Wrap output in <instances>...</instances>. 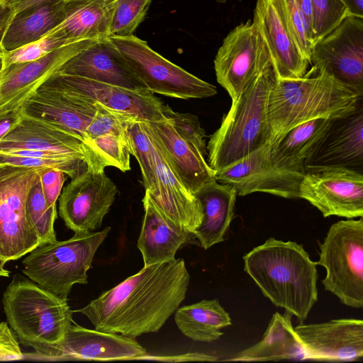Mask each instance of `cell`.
Masks as SVG:
<instances>
[{
    "label": "cell",
    "instance_id": "4fadbf2b",
    "mask_svg": "<svg viewBox=\"0 0 363 363\" xmlns=\"http://www.w3.org/2000/svg\"><path fill=\"white\" fill-rule=\"evenodd\" d=\"M23 353V359L40 361L140 359L146 350L135 338L87 329L74 322L58 342Z\"/></svg>",
    "mask_w": 363,
    "mask_h": 363
},
{
    "label": "cell",
    "instance_id": "83f0119b",
    "mask_svg": "<svg viewBox=\"0 0 363 363\" xmlns=\"http://www.w3.org/2000/svg\"><path fill=\"white\" fill-rule=\"evenodd\" d=\"M116 0H65V20L56 27L69 40L111 38Z\"/></svg>",
    "mask_w": 363,
    "mask_h": 363
},
{
    "label": "cell",
    "instance_id": "b9f144b4",
    "mask_svg": "<svg viewBox=\"0 0 363 363\" xmlns=\"http://www.w3.org/2000/svg\"><path fill=\"white\" fill-rule=\"evenodd\" d=\"M22 109L0 117V140L20 121Z\"/></svg>",
    "mask_w": 363,
    "mask_h": 363
},
{
    "label": "cell",
    "instance_id": "f1b7e54d",
    "mask_svg": "<svg viewBox=\"0 0 363 363\" xmlns=\"http://www.w3.org/2000/svg\"><path fill=\"white\" fill-rule=\"evenodd\" d=\"M65 18V0L44 1L14 13L2 40V55L44 37Z\"/></svg>",
    "mask_w": 363,
    "mask_h": 363
},
{
    "label": "cell",
    "instance_id": "ffe728a7",
    "mask_svg": "<svg viewBox=\"0 0 363 363\" xmlns=\"http://www.w3.org/2000/svg\"><path fill=\"white\" fill-rule=\"evenodd\" d=\"M306 172L345 168L363 173V105L333 119L304 162Z\"/></svg>",
    "mask_w": 363,
    "mask_h": 363
},
{
    "label": "cell",
    "instance_id": "4dcf8cb0",
    "mask_svg": "<svg viewBox=\"0 0 363 363\" xmlns=\"http://www.w3.org/2000/svg\"><path fill=\"white\" fill-rule=\"evenodd\" d=\"M174 320L185 336L206 342L219 340L223 334L222 329L232 324L229 313L217 299L202 300L178 308Z\"/></svg>",
    "mask_w": 363,
    "mask_h": 363
},
{
    "label": "cell",
    "instance_id": "d590c367",
    "mask_svg": "<svg viewBox=\"0 0 363 363\" xmlns=\"http://www.w3.org/2000/svg\"><path fill=\"white\" fill-rule=\"evenodd\" d=\"M152 0H116L111 26V37L133 35L145 18Z\"/></svg>",
    "mask_w": 363,
    "mask_h": 363
},
{
    "label": "cell",
    "instance_id": "7dc6e473",
    "mask_svg": "<svg viewBox=\"0 0 363 363\" xmlns=\"http://www.w3.org/2000/svg\"><path fill=\"white\" fill-rule=\"evenodd\" d=\"M6 261L0 258V277H8L10 274V272L4 268Z\"/></svg>",
    "mask_w": 363,
    "mask_h": 363
},
{
    "label": "cell",
    "instance_id": "f546056e",
    "mask_svg": "<svg viewBox=\"0 0 363 363\" xmlns=\"http://www.w3.org/2000/svg\"><path fill=\"white\" fill-rule=\"evenodd\" d=\"M292 315L275 313L262 340L226 361L306 360L303 345L291 323Z\"/></svg>",
    "mask_w": 363,
    "mask_h": 363
},
{
    "label": "cell",
    "instance_id": "8992f818",
    "mask_svg": "<svg viewBox=\"0 0 363 363\" xmlns=\"http://www.w3.org/2000/svg\"><path fill=\"white\" fill-rule=\"evenodd\" d=\"M111 230L74 233L64 241L40 244L22 262V272L31 281L67 298L75 284H87L94 257Z\"/></svg>",
    "mask_w": 363,
    "mask_h": 363
},
{
    "label": "cell",
    "instance_id": "2e32d148",
    "mask_svg": "<svg viewBox=\"0 0 363 363\" xmlns=\"http://www.w3.org/2000/svg\"><path fill=\"white\" fill-rule=\"evenodd\" d=\"M117 193L116 185L104 172L86 169L62 190L60 216L74 233L94 231L101 227Z\"/></svg>",
    "mask_w": 363,
    "mask_h": 363
},
{
    "label": "cell",
    "instance_id": "cb8c5ba5",
    "mask_svg": "<svg viewBox=\"0 0 363 363\" xmlns=\"http://www.w3.org/2000/svg\"><path fill=\"white\" fill-rule=\"evenodd\" d=\"M62 85L87 96L116 111H123L147 121L167 118L164 104L151 91L138 92L89 79L56 72L51 76Z\"/></svg>",
    "mask_w": 363,
    "mask_h": 363
},
{
    "label": "cell",
    "instance_id": "7bdbcfd3",
    "mask_svg": "<svg viewBox=\"0 0 363 363\" xmlns=\"http://www.w3.org/2000/svg\"><path fill=\"white\" fill-rule=\"evenodd\" d=\"M14 15L13 10L4 2L0 1V55L1 53V43L7 27Z\"/></svg>",
    "mask_w": 363,
    "mask_h": 363
},
{
    "label": "cell",
    "instance_id": "484cf974",
    "mask_svg": "<svg viewBox=\"0 0 363 363\" xmlns=\"http://www.w3.org/2000/svg\"><path fill=\"white\" fill-rule=\"evenodd\" d=\"M142 202L144 216L137 246L144 266L175 259L177 251L193 234L169 220L146 191Z\"/></svg>",
    "mask_w": 363,
    "mask_h": 363
},
{
    "label": "cell",
    "instance_id": "f35d334b",
    "mask_svg": "<svg viewBox=\"0 0 363 363\" xmlns=\"http://www.w3.org/2000/svg\"><path fill=\"white\" fill-rule=\"evenodd\" d=\"M289 25L302 55L311 62L312 45L310 33L296 0H284Z\"/></svg>",
    "mask_w": 363,
    "mask_h": 363
},
{
    "label": "cell",
    "instance_id": "ba28073f",
    "mask_svg": "<svg viewBox=\"0 0 363 363\" xmlns=\"http://www.w3.org/2000/svg\"><path fill=\"white\" fill-rule=\"evenodd\" d=\"M166 115L163 121L147 122L179 177L195 194L216 180V172L205 158V130L195 115L175 112L169 106Z\"/></svg>",
    "mask_w": 363,
    "mask_h": 363
},
{
    "label": "cell",
    "instance_id": "f907efd6",
    "mask_svg": "<svg viewBox=\"0 0 363 363\" xmlns=\"http://www.w3.org/2000/svg\"><path fill=\"white\" fill-rule=\"evenodd\" d=\"M5 0H0L1 2H4Z\"/></svg>",
    "mask_w": 363,
    "mask_h": 363
},
{
    "label": "cell",
    "instance_id": "8d00e7d4",
    "mask_svg": "<svg viewBox=\"0 0 363 363\" xmlns=\"http://www.w3.org/2000/svg\"><path fill=\"white\" fill-rule=\"evenodd\" d=\"M57 28L40 39L3 55L4 67L11 64L36 60L64 45L72 43Z\"/></svg>",
    "mask_w": 363,
    "mask_h": 363
},
{
    "label": "cell",
    "instance_id": "74e56055",
    "mask_svg": "<svg viewBox=\"0 0 363 363\" xmlns=\"http://www.w3.org/2000/svg\"><path fill=\"white\" fill-rule=\"evenodd\" d=\"M0 164L26 167L58 169L71 179L74 178L88 169L87 164L84 161L16 157L2 154H0Z\"/></svg>",
    "mask_w": 363,
    "mask_h": 363
},
{
    "label": "cell",
    "instance_id": "ac0fdd59",
    "mask_svg": "<svg viewBox=\"0 0 363 363\" xmlns=\"http://www.w3.org/2000/svg\"><path fill=\"white\" fill-rule=\"evenodd\" d=\"M143 125L151 143L155 172L154 189L146 191L169 220L193 234L202 221L201 204L179 177L147 121Z\"/></svg>",
    "mask_w": 363,
    "mask_h": 363
},
{
    "label": "cell",
    "instance_id": "60d3db41",
    "mask_svg": "<svg viewBox=\"0 0 363 363\" xmlns=\"http://www.w3.org/2000/svg\"><path fill=\"white\" fill-rule=\"evenodd\" d=\"M23 359L19 342L10 329L8 323L0 322V361Z\"/></svg>",
    "mask_w": 363,
    "mask_h": 363
},
{
    "label": "cell",
    "instance_id": "7c38bea8",
    "mask_svg": "<svg viewBox=\"0 0 363 363\" xmlns=\"http://www.w3.org/2000/svg\"><path fill=\"white\" fill-rule=\"evenodd\" d=\"M272 67L267 44L253 19L240 23L227 35L214 59L217 82L232 101Z\"/></svg>",
    "mask_w": 363,
    "mask_h": 363
},
{
    "label": "cell",
    "instance_id": "4316f807",
    "mask_svg": "<svg viewBox=\"0 0 363 363\" xmlns=\"http://www.w3.org/2000/svg\"><path fill=\"white\" fill-rule=\"evenodd\" d=\"M195 195L201 204L203 218L193 235L201 247L208 250L225 240L234 216L237 189L233 185L215 180Z\"/></svg>",
    "mask_w": 363,
    "mask_h": 363
},
{
    "label": "cell",
    "instance_id": "6da1fadb",
    "mask_svg": "<svg viewBox=\"0 0 363 363\" xmlns=\"http://www.w3.org/2000/svg\"><path fill=\"white\" fill-rule=\"evenodd\" d=\"M190 275L182 258L144 266L73 312L95 329L135 338L157 332L184 300Z\"/></svg>",
    "mask_w": 363,
    "mask_h": 363
},
{
    "label": "cell",
    "instance_id": "d4e9b609",
    "mask_svg": "<svg viewBox=\"0 0 363 363\" xmlns=\"http://www.w3.org/2000/svg\"><path fill=\"white\" fill-rule=\"evenodd\" d=\"M18 150L53 152L84 161L88 155L84 144L74 135L44 120L26 115L0 140V153Z\"/></svg>",
    "mask_w": 363,
    "mask_h": 363
},
{
    "label": "cell",
    "instance_id": "d6986e66",
    "mask_svg": "<svg viewBox=\"0 0 363 363\" xmlns=\"http://www.w3.org/2000/svg\"><path fill=\"white\" fill-rule=\"evenodd\" d=\"M95 42L79 40L36 60L4 67L0 72V117L21 110L26 100L65 62Z\"/></svg>",
    "mask_w": 363,
    "mask_h": 363
},
{
    "label": "cell",
    "instance_id": "277c9868",
    "mask_svg": "<svg viewBox=\"0 0 363 363\" xmlns=\"http://www.w3.org/2000/svg\"><path fill=\"white\" fill-rule=\"evenodd\" d=\"M275 67L261 74L234 101L206 145L207 162L217 172L270 141L268 104Z\"/></svg>",
    "mask_w": 363,
    "mask_h": 363
},
{
    "label": "cell",
    "instance_id": "8fae6325",
    "mask_svg": "<svg viewBox=\"0 0 363 363\" xmlns=\"http://www.w3.org/2000/svg\"><path fill=\"white\" fill-rule=\"evenodd\" d=\"M98 101L62 85L51 76L26 100V115L52 123L77 138L85 146L88 169L104 172L86 129L97 109Z\"/></svg>",
    "mask_w": 363,
    "mask_h": 363
},
{
    "label": "cell",
    "instance_id": "c3c4849f",
    "mask_svg": "<svg viewBox=\"0 0 363 363\" xmlns=\"http://www.w3.org/2000/svg\"><path fill=\"white\" fill-rule=\"evenodd\" d=\"M4 68V59L3 55H0V72Z\"/></svg>",
    "mask_w": 363,
    "mask_h": 363
},
{
    "label": "cell",
    "instance_id": "9a60e30c",
    "mask_svg": "<svg viewBox=\"0 0 363 363\" xmlns=\"http://www.w3.org/2000/svg\"><path fill=\"white\" fill-rule=\"evenodd\" d=\"M310 65L363 94V18L346 17L313 47Z\"/></svg>",
    "mask_w": 363,
    "mask_h": 363
},
{
    "label": "cell",
    "instance_id": "7402d4cb",
    "mask_svg": "<svg viewBox=\"0 0 363 363\" xmlns=\"http://www.w3.org/2000/svg\"><path fill=\"white\" fill-rule=\"evenodd\" d=\"M253 20L267 44L277 78L303 77L310 63L296 43L288 23L284 0H257Z\"/></svg>",
    "mask_w": 363,
    "mask_h": 363
},
{
    "label": "cell",
    "instance_id": "30bf717a",
    "mask_svg": "<svg viewBox=\"0 0 363 363\" xmlns=\"http://www.w3.org/2000/svg\"><path fill=\"white\" fill-rule=\"evenodd\" d=\"M110 38L152 93L181 99H205L217 94L215 86L169 62L146 41L133 35Z\"/></svg>",
    "mask_w": 363,
    "mask_h": 363
},
{
    "label": "cell",
    "instance_id": "ee69618b",
    "mask_svg": "<svg viewBox=\"0 0 363 363\" xmlns=\"http://www.w3.org/2000/svg\"><path fill=\"white\" fill-rule=\"evenodd\" d=\"M296 1L308 26L311 39L313 24V9L311 0H296Z\"/></svg>",
    "mask_w": 363,
    "mask_h": 363
},
{
    "label": "cell",
    "instance_id": "836d02e7",
    "mask_svg": "<svg viewBox=\"0 0 363 363\" xmlns=\"http://www.w3.org/2000/svg\"><path fill=\"white\" fill-rule=\"evenodd\" d=\"M128 133L131 155L139 164L145 190L150 193L154 189L155 182V162L151 143L144 128L143 120L135 118L129 125Z\"/></svg>",
    "mask_w": 363,
    "mask_h": 363
},
{
    "label": "cell",
    "instance_id": "1f68e13d",
    "mask_svg": "<svg viewBox=\"0 0 363 363\" xmlns=\"http://www.w3.org/2000/svg\"><path fill=\"white\" fill-rule=\"evenodd\" d=\"M330 119L315 118L300 123L271 143V157L279 165L305 169L304 162L327 130Z\"/></svg>",
    "mask_w": 363,
    "mask_h": 363
},
{
    "label": "cell",
    "instance_id": "5bb4252c",
    "mask_svg": "<svg viewBox=\"0 0 363 363\" xmlns=\"http://www.w3.org/2000/svg\"><path fill=\"white\" fill-rule=\"evenodd\" d=\"M305 169L279 165L271 157L270 141L235 163L216 172L218 182L233 185L239 196L264 192L285 199H299Z\"/></svg>",
    "mask_w": 363,
    "mask_h": 363
},
{
    "label": "cell",
    "instance_id": "3957f363",
    "mask_svg": "<svg viewBox=\"0 0 363 363\" xmlns=\"http://www.w3.org/2000/svg\"><path fill=\"white\" fill-rule=\"evenodd\" d=\"M362 101L363 94L313 67L301 78H277L268 104L270 143L303 122L347 115Z\"/></svg>",
    "mask_w": 363,
    "mask_h": 363
},
{
    "label": "cell",
    "instance_id": "d6a6232c",
    "mask_svg": "<svg viewBox=\"0 0 363 363\" xmlns=\"http://www.w3.org/2000/svg\"><path fill=\"white\" fill-rule=\"evenodd\" d=\"M26 212L28 220L40 238V244L57 240L54 229V223L57 216V206H48L40 179L29 191Z\"/></svg>",
    "mask_w": 363,
    "mask_h": 363
},
{
    "label": "cell",
    "instance_id": "603a6c76",
    "mask_svg": "<svg viewBox=\"0 0 363 363\" xmlns=\"http://www.w3.org/2000/svg\"><path fill=\"white\" fill-rule=\"evenodd\" d=\"M57 72L138 92L150 91L130 69L111 38L89 45L65 62Z\"/></svg>",
    "mask_w": 363,
    "mask_h": 363
},
{
    "label": "cell",
    "instance_id": "9c48e42d",
    "mask_svg": "<svg viewBox=\"0 0 363 363\" xmlns=\"http://www.w3.org/2000/svg\"><path fill=\"white\" fill-rule=\"evenodd\" d=\"M42 168L0 164V258L16 260L40 244L26 216L30 189Z\"/></svg>",
    "mask_w": 363,
    "mask_h": 363
},
{
    "label": "cell",
    "instance_id": "bcb514c9",
    "mask_svg": "<svg viewBox=\"0 0 363 363\" xmlns=\"http://www.w3.org/2000/svg\"><path fill=\"white\" fill-rule=\"evenodd\" d=\"M346 6L349 15L363 18V0H340Z\"/></svg>",
    "mask_w": 363,
    "mask_h": 363
},
{
    "label": "cell",
    "instance_id": "5b68a950",
    "mask_svg": "<svg viewBox=\"0 0 363 363\" xmlns=\"http://www.w3.org/2000/svg\"><path fill=\"white\" fill-rule=\"evenodd\" d=\"M2 303L18 342L33 349L60 341L74 322L67 298L19 274L13 275Z\"/></svg>",
    "mask_w": 363,
    "mask_h": 363
},
{
    "label": "cell",
    "instance_id": "681fc988",
    "mask_svg": "<svg viewBox=\"0 0 363 363\" xmlns=\"http://www.w3.org/2000/svg\"><path fill=\"white\" fill-rule=\"evenodd\" d=\"M218 3L224 4L226 2V0H215Z\"/></svg>",
    "mask_w": 363,
    "mask_h": 363
},
{
    "label": "cell",
    "instance_id": "e0dca14e",
    "mask_svg": "<svg viewBox=\"0 0 363 363\" xmlns=\"http://www.w3.org/2000/svg\"><path fill=\"white\" fill-rule=\"evenodd\" d=\"M299 199L308 201L326 218L363 216V174L345 168L306 172Z\"/></svg>",
    "mask_w": 363,
    "mask_h": 363
},
{
    "label": "cell",
    "instance_id": "ab89813d",
    "mask_svg": "<svg viewBox=\"0 0 363 363\" xmlns=\"http://www.w3.org/2000/svg\"><path fill=\"white\" fill-rule=\"evenodd\" d=\"M42 191L49 207L57 206L56 201L60 196L65 182V174L55 168H42L39 172Z\"/></svg>",
    "mask_w": 363,
    "mask_h": 363
},
{
    "label": "cell",
    "instance_id": "7a4b0ae2",
    "mask_svg": "<svg viewBox=\"0 0 363 363\" xmlns=\"http://www.w3.org/2000/svg\"><path fill=\"white\" fill-rule=\"evenodd\" d=\"M244 270L277 307L303 323L318 301L316 262L303 245L269 238L243 257Z\"/></svg>",
    "mask_w": 363,
    "mask_h": 363
},
{
    "label": "cell",
    "instance_id": "f6af8a7d",
    "mask_svg": "<svg viewBox=\"0 0 363 363\" xmlns=\"http://www.w3.org/2000/svg\"><path fill=\"white\" fill-rule=\"evenodd\" d=\"M47 1L50 0H5L4 2L13 10L14 13H16L27 8Z\"/></svg>",
    "mask_w": 363,
    "mask_h": 363
},
{
    "label": "cell",
    "instance_id": "e575fe53",
    "mask_svg": "<svg viewBox=\"0 0 363 363\" xmlns=\"http://www.w3.org/2000/svg\"><path fill=\"white\" fill-rule=\"evenodd\" d=\"M311 4L313 24L311 43L313 48L350 15L340 0H311Z\"/></svg>",
    "mask_w": 363,
    "mask_h": 363
},
{
    "label": "cell",
    "instance_id": "52a82bcc",
    "mask_svg": "<svg viewBox=\"0 0 363 363\" xmlns=\"http://www.w3.org/2000/svg\"><path fill=\"white\" fill-rule=\"evenodd\" d=\"M317 265L325 269V290L344 305L363 307V218L333 223L319 245Z\"/></svg>",
    "mask_w": 363,
    "mask_h": 363
},
{
    "label": "cell",
    "instance_id": "44dd1931",
    "mask_svg": "<svg viewBox=\"0 0 363 363\" xmlns=\"http://www.w3.org/2000/svg\"><path fill=\"white\" fill-rule=\"evenodd\" d=\"M306 354V360L347 362L363 357V321L334 319L294 327Z\"/></svg>",
    "mask_w": 363,
    "mask_h": 363
}]
</instances>
